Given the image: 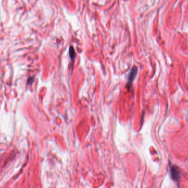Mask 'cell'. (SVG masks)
Here are the masks:
<instances>
[{
	"label": "cell",
	"instance_id": "1",
	"mask_svg": "<svg viewBox=\"0 0 188 188\" xmlns=\"http://www.w3.org/2000/svg\"><path fill=\"white\" fill-rule=\"evenodd\" d=\"M138 72V68L136 67H133L132 69L130 70V72L129 75V78H128V82L127 84V87L128 89H130L132 86V82L136 76Z\"/></svg>",
	"mask_w": 188,
	"mask_h": 188
},
{
	"label": "cell",
	"instance_id": "2",
	"mask_svg": "<svg viewBox=\"0 0 188 188\" xmlns=\"http://www.w3.org/2000/svg\"><path fill=\"white\" fill-rule=\"evenodd\" d=\"M171 175L173 180L177 181L180 179V171L177 166H173L171 168Z\"/></svg>",
	"mask_w": 188,
	"mask_h": 188
},
{
	"label": "cell",
	"instance_id": "3",
	"mask_svg": "<svg viewBox=\"0 0 188 188\" xmlns=\"http://www.w3.org/2000/svg\"><path fill=\"white\" fill-rule=\"evenodd\" d=\"M70 56L72 60H74L76 56V54L74 51V50L72 46L70 48Z\"/></svg>",
	"mask_w": 188,
	"mask_h": 188
}]
</instances>
